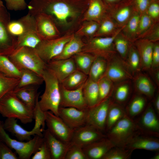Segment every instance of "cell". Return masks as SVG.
Here are the masks:
<instances>
[{
    "mask_svg": "<svg viewBox=\"0 0 159 159\" xmlns=\"http://www.w3.org/2000/svg\"><path fill=\"white\" fill-rule=\"evenodd\" d=\"M90 0H30L28 13L49 16L62 35L74 34L82 22Z\"/></svg>",
    "mask_w": 159,
    "mask_h": 159,
    "instance_id": "cell-1",
    "label": "cell"
},
{
    "mask_svg": "<svg viewBox=\"0 0 159 159\" xmlns=\"http://www.w3.org/2000/svg\"><path fill=\"white\" fill-rule=\"evenodd\" d=\"M42 77L45 84V88L39 100V106L44 112L50 111L58 116L60 101V83L54 73L47 67Z\"/></svg>",
    "mask_w": 159,
    "mask_h": 159,
    "instance_id": "cell-2",
    "label": "cell"
},
{
    "mask_svg": "<svg viewBox=\"0 0 159 159\" xmlns=\"http://www.w3.org/2000/svg\"><path fill=\"white\" fill-rule=\"evenodd\" d=\"M7 56L20 70L29 69L42 77L47 67V63L41 58L34 48L25 47H18Z\"/></svg>",
    "mask_w": 159,
    "mask_h": 159,
    "instance_id": "cell-3",
    "label": "cell"
},
{
    "mask_svg": "<svg viewBox=\"0 0 159 159\" xmlns=\"http://www.w3.org/2000/svg\"><path fill=\"white\" fill-rule=\"evenodd\" d=\"M0 114L6 118L18 119L24 124L31 123L33 119V110L23 103L12 91L0 100Z\"/></svg>",
    "mask_w": 159,
    "mask_h": 159,
    "instance_id": "cell-4",
    "label": "cell"
},
{
    "mask_svg": "<svg viewBox=\"0 0 159 159\" xmlns=\"http://www.w3.org/2000/svg\"><path fill=\"white\" fill-rule=\"evenodd\" d=\"M0 123V139L11 149H14L20 159H29L38 150L44 141L43 136L37 135L29 140L24 142L11 138Z\"/></svg>",
    "mask_w": 159,
    "mask_h": 159,
    "instance_id": "cell-5",
    "label": "cell"
},
{
    "mask_svg": "<svg viewBox=\"0 0 159 159\" xmlns=\"http://www.w3.org/2000/svg\"><path fill=\"white\" fill-rule=\"evenodd\" d=\"M120 32L112 37L83 38L85 44L81 52L89 53L96 57H102L108 60L117 52L113 40L115 37Z\"/></svg>",
    "mask_w": 159,
    "mask_h": 159,
    "instance_id": "cell-6",
    "label": "cell"
},
{
    "mask_svg": "<svg viewBox=\"0 0 159 159\" xmlns=\"http://www.w3.org/2000/svg\"><path fill=\"white\" fill-rule=\"evenodd\" d=\"M138 131L134 120L127 115L107 132V137L115 146L122 147L133 134Z\"/></svg>",
    "mask_w": 159,
    "mask_h": 159,
    "instance_id": "cell-7",
    "label": "cell"
},
{
    "mask_svg": "<svg viewBox=\"0 0 159 159\" xmlns=\"http://www.w3.org/2000/svg\"><path fill=\"white\" fill-rule=\"evenodd\" d=\"M74 34L67 33L56 39L42 40L35 49L41 58L47 63L60 54Z\"/></svg>",
    "mask_w": 159,
    "mask_h": 159,
    "instance_id": "cell-8",
    "label": "cell"
},
{
    "mask_svg": "<svg viewBox=\"0 0 159 159\" xmlns=\"http://www.w3.org/2000/svg\"><path fill=\"white\" fill-rule=\"evenodd\" d=\"M10 15L4 6L0 8V55L8 56L15 49L17 37L9 32Z\"/></svg>",
    "mask_w": 159,
    "mask_h": 159,
    "instance_id": "cell-9",
    "label": "cell"
},
{
    "mask_svg": "<svg viewBox=\"0 0 159 159\" xmlns=\"http://www.w3.org/2000/svg\"><path fill=\"white\" fill-rule=\"evenodd\" d=\"M105 75L113 83L133 79L134 75L125 61L116 52L107 60Z\"/></svg>",
    "mask_w": 159,
    "mask_h": 159,
    "instance_id": "cell-10",
    "label": "cell"
},
{
    "mask_svg": "<svg viewBox=\"0 0 159 159\" xmlns=\"http://www.w3.org/2000/svg\"><path fill=\"white\" fill-rule=\"evenodd\" d=\"M45 113L47 129L58 139L66 144H70L74 130L70 128L59 117L51 111L45 112Z\"/></svg>",
    "mask_w": 159,
    "mask_h": 159,
    "instance_id": "cell-11",
    "label": "cell"
},
{
    "mask_svg": "<svg viewBox=\"0 0 159 159\" xmlns=\"http://www.w3.org/2000/svg\"><path fill=\"white\" fill-rule=\"evenodd\" d=\"M138 120H135L139 132L159 137V120L153 105L149 103Z\"/></svg>",
    "mask_w": 159,
    "mask_h": 159,
    "instance_id": "cell-12",
    "label": "cell"
},
{
    "mask_svg": "<svg viewBox=\"0 0 159 159\" xmlns=\"http://www.w3.org/2000/svg\"><path fill=\"white\" fill-rule=\"evenodd\" d=\"M111 97L87 109V124L90 125L102 132L105 131L108 110L114 102Z\"/></svg>",
    "mask_w": 159,
    "mask_h": 159,
    "instance_id": "cell-13",
    "label": "cell"
},
{
    "mask_svg": "<svg viewBox=\"0 0 159 159\" xmlns=\"http://www.w3.org/2000/svg\"><path fill=\"white\" fill-rule=\"evenodd\" d=\"M106 137L103 132L86 124L74 130L70 143L83 148Z\"/></svg>",
    "mask_w": 159,
    "mask_h": 159,
    "instance_id": "cell-14",
    "label": "cell"
},
{
    "mask_svg": "<svg viewBox=\"0 0 159 159\" xmlns=\"http://www.w3.org/2000/svg\"><path fill=\"white\" fill-rule=\"evenodd\" d=\"M84 85L77 89L69 90L64 88L60 83L59 107H72L82 110L87 109L88 107L83 92Z\"/></svg>",
    "mask_w": 159,
    "mask_h": 159,
    "instance_id": "cell-15",
    "label": "cell"
},
{
    "mask_svg": "<svg viewBox=\"0 0 159 159\" xmlns=\"http://www.w3.org/2000/svg\"><path fill=\"white\" fill-rule=\"evenodd\" d=\"M158 138L138 131L132 135L122 147L132 151L136 149H143L159 151Z\"/></svg>",
    "mask_w": 159,
    "mask_h": 159,
    "instance_id": "cell-16",
    "label": "cell"
},
{
    "mask_svg": "<svg viewBox=\"0 0 159 159\" xmlns=\"http://www.w3.org/2000/svg\"><path fill=\"white\" fill-rule=\"evenodd\" d=\"M34 17L36 32L42 40L57 38L62 35L55 23L47 15L40 13Z\"/></svg>",
    "mask_w": 159,
    "mask_h": 159,
    "instance_id": "cell-17",
    "label": "cell"
},
{
    "mask_svg": "<svg viewBox=\"0 0 159 159\" xmlns=\"http://www.w3.org/2000/svg\"><path fill=\"white\" fill-rule=\"evenodd\" d=\"M87 109L82 110L72 107H59L58 116L74 130L87 124Z\"/></svg>",
    "mask_w": 159,
    "mask_h": 159,
    "instance_id": "cell-18",
    "label": "cell"
},
{
    "mask_svg": "<svg viewBox=\"0 0 159 159\" xmlns=\"http://www.w3.org/2000/svg\"><path fill=\"white\" fill-rule=\"evenodd\" d=\"M2 125L5 131L13 134L20 141L29 140L32 136L36 135L43 137L42 129L33 128L31 131L27 130L17 123V119L15 118H6Z\"/></svg>",
    "mask_w": 159,
    "mask_h": 159,
    "instance_id": "cell-19",
    "label": "cell"
},
{
    "mask_svg": "<svg viewBox=\"0 0 159 159\" xmlns=\"http://www.w3.org/2000/svg\"><path fill=\"white\" fill-rule=\"evenodd\" d=\"M47 67L54 74L60 83L77 69L73 58L52 59L47 63Z\"/></svg>",
    "mask_w": 159,
    "mask_h": 159,
    "instance_id": "cell-20",
    "label": "cell"
},
{
    "mask_svg": "<svg viewBox=\"0 0 159 159\" xmlns=\"http://www.w3.org/2000/svg\"><path fill=\"white\" fill-rule=\"evenodd\" d=\"M136 11L132 0L108 9L107 13L120 28L126 23Z\"/></svg>",
    "mask_w": 159,
    "mask_h": 159,
    "instance_id": "cell-21",
    "label": "cell"
},
{
    "mask_svg": "<svg viewBox=\"0 0 159 159\" xmlns=\"http://www.w3.org/2000/svg\"><path fill=\"white\" fill-rule=\"evenodd\" d=\"M43 138L49 151L51 159H65L70 144H67L54 136L47 129L43 131Z\"/></svg>",
    "mask_w": 159,
    "mask_h": 159,
    "instance_id": "cell-22",
    "label": "cell"
},
{
    "mask_svg": "<svg viewBox=\"0 0 159 159\" xmlns=\"http://www.w3.org/2000/svg\"><path fill=\"white\" fill-rule=\"evenodd\" d=\"M115 146L106 137L82 148L87 159H102L106 153Z\"/></svg>",
    "mask_w": 159,
    "mask_h": 159,
    "instance_id": "cell-23",
    "label": "cell"
},
{
    "mask_svg": "<svg viewBox=\"0 0 159 159\" xmlns=\"http://www.w3.org/2000/svg\"><path fill=\"white\" fill-rule=\"evenodd\" d=\"M8 28L10 33L16 37L28 31L36 30L34 17L28 13L17 20L11 21Z\"/></svg>",
    "mask_w": 159,
    "mask_h": 159,
    "instance_id": "cell-24",
    "label": "cell"
},
{
    "mask_svg": "<svg viewBox=\"0 0 159 159\" xmlns=\"http://www.w3.org/2000/svg\"><path fill=\"white\" fill-rule=\"evenodd\" d=\"M133 43L140 57L142 70L148 71L151 67L154 43L146 39L139 38Z\"/></svg>",
    "mask_w": 159,
    "mask_h": 159,
    "instance_id": "cell-25",
    "label": "cell"
},
{
    "mask_svg": "<svg viewBox=\"0 0 159 159\" xmlns=\"http://www.w3.org/2000/svg\"><path fill=\"white\" fill-rule=\"evenodd\" d=\"M107 13V8L102 0H90L82 21H92L100 24Z\"/></svg>",
    "mask_w": 159,
    "mask_h": 159,
    "instance_id": "cell-26",
    "label": "cell"
},
{
    "mask_svg": "<svg viewBox=\"0 0 159 159\" xmlns=\"http://www.w3.org/2000/svg\"><path fill=\"white\" fill-rule=\"evenodd\" d=\"M38 85H31L16 88L13 92L25 105L32 110L34 109L37 97L40 92H37Z\"/></svg>",
    "mask_w": 159,
    "mask_h": 159,
    "instance_id": "cell-27",
    "label": "cell"
},
{
    "mask_svg": "<svg viewBox=\"0 0 159 159\" xmlns=\"http://www.w3.org/2000/svg\"><path fill=\"white\" fill-rule=\"evenodd\" d=\"M136 74L133 79L136 92L149 99L152 98L155 91V87L153 82L145 74L140 72Z\"/></svg>",
    "mask_w": 159,
    "mask_h": 159,
    "instance_id": "cell-28",
    "label": "cell"
},
{
    "mask_svg": "<svg viewBox=\"0 0 159 159\" xmlns=\"http://www.w3.org/2000/svg\"><path fill=\"white\" fill-rule=\"evenodd\" d=\"M85 44L84 39L74 34L65 44L60 54L52 59H65L72 57L82 52Z\"/></svg>",
    "mask_w": 159,
    "mask_h": 159,
    "instance_id": "cell-29",
    "label": "cell"
},
{
    "mask_svg": "<svg viewBox=\"0 0 159 159\" xmlns=\"http://www.w3.org/2000/svg\"><path fill=\"white\" fill-rule=\"evenodd\" d=\"M123 27H119L107 13L100 21L94 37H112L121 31Z\"/></svg>",
    "mask_w": 159,
    "mask_h": 159,
    "instance_id": "cell-30",
    "label": "cell"
},
{
    "mask_svg": "<svg viewBox=\"0 0 159 159\" xmlns=\"http://www.w3.org/2000/svg\"><path fill=\"white\" fill-rule=\"evenodd\" d=\"M83 92V95L88 107L96 105L99 98L98 82L88 77L84 84Z\"/></svg>",
    "mask_w": 159,
    "mask_h": 159,
    "instance_id": "cell-31",
    "label": "cell"
},
{
    "mask_svg": "<svg viewBox=\"0 0 159 159\" xmlns=\"http://www.w3.org/2000/svg\"><path fill=\"white\" fill-rule=\"evenodd\" d=\"M147 103L145 96L138 94L134 95L125 109L127 115L133 119L142 113L147 105Z\"/></svg>",
    "mask_w": 159,
    "mask_h": 159,
    "instance_id": "cell-32",
    "label": "cell"
},
{
    "mask_svg": "<svg viewBox=\"0 0 159 159\" xmlns=\"http://www.w3.org/2000/svg\"><path fill=\"white\" fill-rule=\"evenodd\" d=\"M126 115L123 106L114 102L110 106L108 110L105 131L107 132Z\"/></svg>",
    "mask_w": 159,
    "mask_h": 159,
    "instance_id": "cell-33",
    "label": "cell"
},
{
    "mask_svg": "<svg viewBox=\"0 0 159 159\" xmlns=\"http://www.w3.org/2000/svg\"><path fill=\"white\" fill-rule=\"evenodd\" d=\"M140 16V14L135 11L121 31L132 43L137 39V31Z\"/></svg>",
    "mask_w": 159,
    "mask_h": 159,
    "instance_id": "cell-34",
    "label": "cell"
},
{
    "mask_svg": "<svg viewBox=\"0 0 159 159\" xmlns=\"http://www.w3.org/2000/svg\"><path fill=\"white\" fill-rule=\"evenodd\" d=\"M88 77V75L77 69L74 71L60 83L66 89H77L83 85Z\"/></svg>",
    "mask_w": 159,
    "mask_h": 159,
    "instance_id": "cell-35",
    "label": "cell"
},
{
    "mask_svg": "<svg viewBox=\"0 0 159 159\" xmlns=\"http://www.w3.org/2000/svg\"><path fill=\"white\" fill-rule=\"evenodd\" d=\"M112 95L114 102L122 105L128 99L131 92L130 80L116 83Z\"/></svg>",
    "mask_w": 159,
    "mask_h": 159,
    "instance_id": "cell-36",
    "label": "cell"
},
{
    "mask_svg": "<svg viewBox=\"0 0 159 159\" xmlns=\"http://www.w3.org/2000/svg\"><path fill=\"white\" fill-rule=\"evenodd\" d=\"M107 60L101 57H96L90 67L88 77L98 82L105 75L107 65Z\"/></svg>",
    "mask_w": 159,
    "mask_h": 159,
    "instance_id": "cell-37",
    "label": "cell"
},
{
    "mask_svg": "<svg viewBox=\"0 0 159 159\" xmlns=\"http://www.w3.org/2000/svg\"><path fill=\"white\" fill-rule=\"evenodd\" d=\"M96 57L89 53L81 52L72 57L77 69L88 75L92 64Z\"/></svg>",
    "mask_w": 159,
    "mask_h": 159,
    "instance_id": "cell-38",
    "label": "cell"
},
{
    "mask_svg": "<svg viewBox=\"0 0 159 159\" xmlns=\"http://www.w3.org/2000/svg\"><path fill=\"white\" fill-rule=\"evenodd\" d=\"M42 41L35 30L29 31L17 37L15 49L23 47L35 49Z\"/></svg>",
    "mask_w": 159,
    "mask_h": 159,
    "instance_id": "cell-39",
    "label": "cell"
},
{
    "mask_svg": "<svg viewBox=\"0 0 159 159\" xmlns=\"http://www.w3.org/2000/svg\"><path fill=\"white\" fill-rule=\"evenodd\" d=\"M21 76L16 88L31 85H39L44 82L42 77L34 72L27 69L20 70Z\"/></svg>",
    "mask_w": 159,
    "mask_h": 159,
    "instance_id": "cell-40",
    "label": "cell"
},
{
    "mask_svg": "<svg viewBox=\"0 0 159 159\" xmlns=\"http://www.w3.org/2000/svg\"><path fill=\"white\" fill-rule=\"evenodd\" d=\"M125 61L133 75L142 70L140 57L133 43L130 46Z\"/></svg>",
    "mask_w": 159,
    "mask_h": 159,
    "instance_id": "cell-41",
    "label": "cell"
},
{
    "mask_svg": "<svg viewBox=\"0 0 159 159\" xmlns=\"http://www.w3.org/2000/svg\"><path fill=\"white\" fill-rule=\"evenodd\" d=\"M99 98L97 105L111 97L113 93V82L105 75L98 82Z\"/></svg>",
    "mask_w": 159,
    "mask_h": 159,
    "instance_id": "cell-42",
    "label": "cell"
},
{
    "mask_svg": "<svg viewBox=\"0 0 159 159\" xmlns=\"http://www.w3.org/2000/svg\"><path fill=\"white\" fill-rule=\"evenodd\" d=\"M113 42L116 52L125 61L130 46L132 43L130 42L121 31L115 37Z\"/></svg>",
    "mask_w": 159,
    "mask_h": 159,
    "instance_id": "cell-43",
    "label": "cell"
},
{
    "mask_svg": "<svg viewBox=\"0 0 159 159\" xmlns=\"http://www.w3.org/2000/svg\"><path fill=\"white\" fill-rule=\"evenodd\" d=\"M99 26L100 24L95 21H84L74 34L84 38H91L94 37Z\"/></svg>",
    "mask_w": 159,
    "mask_h": 159,
    "instance_id": "cell-44",
    "label": "cell"
},
{
    "mask_svg": "<svg viewBox=\"0 0 159 159\" xmlns=\"http://www.w3.org/2000/svg\"><path fill=\"white\" fill-rule=\"evenodd\" d=\"M0 72L9 77L20 78L21 71L7 56L0 55Z\"/></svg>",
    "mask_w": 159,
    "mask_h": 159,
    "instance_id": "cell-45",
    "label": "cell"
},
{
    "mask_svg": "<svg viewBox=\"0 0 159 159\" xmlns=\"http://www.w3.org/2000/svg\"><path fill=\"white\" fill-rule=\"evenodd\" d=\"M19 80L20 78L9 77L0 72V100L6 94L13 91Z\"/></svg>",
    "mask_w": 159,
    "mask_h": 159,
    "instance_id": "cell-46",
    "label": "cell"
},
{
    "mask_svg": "<svg viewBox=\"0 0 159 159\" xmlns=\"http://www.w3.org/2000/svg\"><path fill=\"white\" fill-rule=\"evenodd\" d=\"M133 151L122 147L115 146L110 149L102 159H128Z\"/></svg>",
    "mask_w": 159,
    "mask_h": 159,
    "instance_id": "cell-47",
    "label": "cell"
},
{
    "mask_svg": "<svg viewBox=\"0 0 159 159\" xmlns=\"http://www.w3.org/2000/svg\"><path fill=\"white\" fill-rule=\"evenodd\" d=\"M39 95L37 98L35 106L33 110V119L35 120L33 128L44 130L45 125V112L41 110L39 104Z\"/></svg>",
    "mask_w": 159,
    "mask_h": 159,
    "instance_id": "cell-48",
    "label": "cell"
},
{
    "mask_svg": "<svg viewBox=\"0 0 159 159\" xmlns=\"http://www.w3.org/2000/svg\"><path fill=\"white\" fill-rule=\"evenodd\" d=\"M154 23L146 12L140 14L137 31V39L146 32Z\"/></svg>",
    "mask_w": 159,
    "mask_h": 159,
    "instance_id": "cell-49",
    "label": "cell"
},
{
    "mask_svg": "<svg viewBox=\"0 0 159 159\" xmlns=\"http://www.w3.org/2000/svg\"><path fill=\"white\" fill-rule=\"evenodd\" d=\"M65 159H87V158L82 148L70 143Z\"/></svg>",
    "mask_w": 159,
    "mask_h": 159,
    "instance_id": "cell-50",
    "label": "cell"
},
{
    "mask_svg": "<svg viewBox=\"0 0 159 159\" xmlns=\"http://www.w3.org/2000/svg\"><path fill=\"white\" fill-rule=\"evenodd\" d=\"M139 38L146 39L153 43L159 41V22L154 23Z\"/></svg>",
    "mask_w": 159,
    "mask_h": 159,
    "instance_id": "cell-51",
    "label": "cell"
},
{
    "mask_svg": "<svg viewBox=\"0 0 159 159\" xmlns=\"http://www.w3.org/2000/svg\"><path fill=\"white\" fill-rule=\"evenodd\" d=\"M6 8L9 10L17 11L24 10L27 5L25 0H5Z\"/></svg>",
    "mask_w": 159,
    "mask_h": 159,
    "instance_id": "cell-52",
    "label": "cell"
},
{
    "mask_svg": "<svg viewBox=\"0 0 159 159\" xmlns=\"http://www.w3.org/2000/svg\"><path fill=\"white\" fill-rule=\"evenodd\" d=\"M11 148L0 139V159H18Z\"/></svg>",
    "mask_w": 159,
    "mask_h": 159,
    "instance_id": "cell-53",
    "label": "cell"
},
{
    "mask_svg": "<svg viewBox=\"0 0 159 159\" xmlns=\"http://www.w3.org/2000/svg\"><path fill=\"white\" fill-rule=\"evenodd\" d=\"M32 159H51L49 149L44 140L38 150L32 157Z\"/></svg>",
    "mask_w": 159,
    "mask_h": 159,
    "instance_id": "cell-54",
    "label": "cell"
},
{
    "mask_svg": "<svg viewBox=\"0 0 159 159\" xmlns=\"http://www.w3.org/2000/svg\"><path fill=\"white\" fill-rule=\"evenodd\" d=\"M145 12L154 22H159V1L150 2Z\"/></svg>",
    "mask_w": 159,
    "mask_h": 159,
    "instance_id": "cell-55",
    "label": "cell"
},
{
    "mask_svg": "<svg viewBox=\"0 0 159 159\" xmlns=\"http://www.w3.org/2000/svg\"><path fill=\"white\" fill-rule=\"evenodd\" d=\"M159 68V41L154 42L150 69Z\"/></svg>",
    "mask_w": 159,
    "mask_h": 159,
    "instance_id": "cell-56",
    "label": "cell"
},
{
    "mask_svg": "<svg viewBox=\"0 0 159 159\" xmlns=\"http://www.w3.org/2000/svg\"><path fill=\"white\" fill-rule=\"evenodd\" d=\"M135 10L140 14L146 12L150 2V0H132Z\"/></svg>",
    "mask_w": 159,
    "mask_h": 159,
    "instance_id": "cell-57",
    "label": "cell"
},
{
    "mask_svg": "<svg viewBox=\"0 0 159 159\" xmlns=\"http://www.w3.org/2000/svg\"><path fill=\"white\" fill-rule=\"evenodd\" d=\"M130 0H102L108 9Z\"/></svg>",
    "mask_w": 159,
    "mask_h": 159,
    "instance_id": "cell-58",
    "label": "cell"
},
{
    "mask_svg": "<svg viewBox=\"0 0 159 159\" xmlns=\"http://www.w3.org/2000/svg\"><path fill=\"white\" fill-rule=\"evenodd\" d=\"M148 71L157 85L159 86V68L155 69H150Z\"/></svg>",
    "mask_w": 159,
    "mask_h": 159,
    "instance_id": "cell-59",
    "label": "cell"
},
{
    "mask_svg": "<svg viewBox=\"0 0 159 159\" xmlns=\"http://www.w3.org/2000/svg\"><path fill=\"white\" fill-rule=\"evenodd\" d=\"M153 107L158 116L159 115V93H157L153 102Z\"/></svg>",
    "mask_w": 159,
    "mask_h": 159,
    "instance_id": "cell-60",
    "label": "cell"
},
{
    "mask_svg": "<svg viewBox=\"0 0 159 159\" xmlns=\"http://www.w3.org/2000/svg\"><path fill=\"white\" fill-rule=\"evenodd\" d=\"M151 159H159V153L158 151L157 152V153L151 158Z\"/></svg>",
    "mask_w": 159,
    "mask_h": 159,
    "instance_id": "cell-61",
    "label": "cell"
},
{
    "mask_svg": "<svg viewBox=\"0 0 159 159\" xmlns=\"http://www.w3.org/2000/svg\"><path fill=\"white\" fill-rule=\"evenodd\" d=\"M4 6L3 1L1 0H0V8Z\"/></svg>",
    "mask_w": 159,
    "mask_h": 159,
    "instance_id": "cell-62",
    "label": "cell"
},
{
    "mask_svg": "<svg viewBox=\"0 0 159 159\" xmlns=\"http://www.w3.org/2000/svg\"><path fill=\"white\" fill-rule=\"evenodd\" d=\"M150 2L159 1V0H150Z\"/></svg>",
    "mask_w": 159,
    "mask_h": 159,
    "instance_id": "cell-63",
    "label": "cell"
},
{
    "mask_svg": "<svg viewBox=\"0 0 159 159\" xmlns=\"http://www.w3.org/2000/svg\"><path fill=\"white\" fill-rule=\"evenodd\" d=\"M2 121H1L0 120V123H2Z\"/></svg>",
    "mask_w": 159,
    "mask_h": 159,
    "instance_id": "cell-64",
    "label": "cell"
}]
</instances>
